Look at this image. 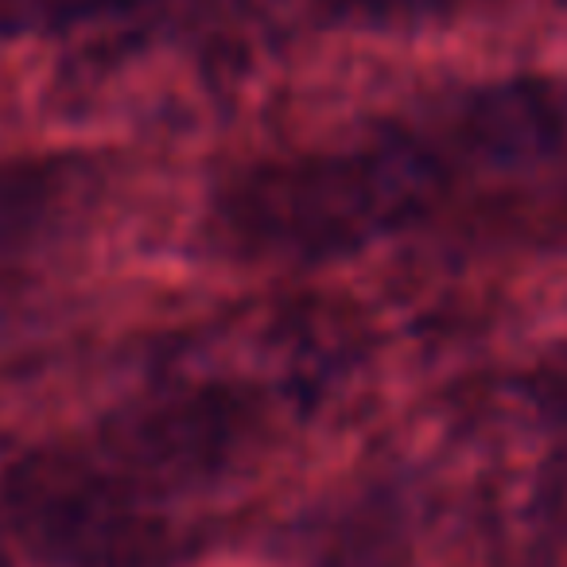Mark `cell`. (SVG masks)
<instances>
[{"label":"cell","mask_w":567,"mask_h":567,"mask_svg":"<svg viewBox=\"0 0 567 567\" xmlns=\"http://www.w3.org/2000/svg\"><path fill=\"white\" fill-rule=\"evenodd\" d=\"M327 9L347 12V17H373V20H389V17H412V12L435 9L440 0H319Z\"/></svg>","instance_id":"1"}]
</instances>
